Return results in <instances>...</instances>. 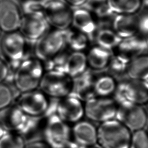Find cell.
<instances>
[{
	"label": "cell",
	"mask_w": 148,
	"mask_h": 148,
	"mask_svg": "<svg viewBox=\"0 0 148 148\" xmlns=\"http://www.w3.org/2000/svg\"><path fill=\"white\" fill-rule=\"evenodd\" d=\"M51 114L58 116L69 125L74 124L85 118L84 101L70 95L60 99H50L45 116Z\"/></svg>",
	"instance_id": "obj_3"
},
{
	"label": "cell",
	"mask_w": 148,
	"mask_h": 148,
	"mask_svg": "<svg viewBox=\"0 0 148 148\" xmlns=\"http://www.w3.org/2000/svg\"><path fill=\"white\" fill-rule=\"evenodd\" d=\"M44 141L50 148H64L72 140L71 127L55 114L44 116Z\"/></svg>",
	"instance_id": "obj_4"
},
{
	"label": "cell",
	"mask_w": 148,
	"mask_h": 148,
	"mask_svg": "<svg viewBox=\"0 0 148 148\" xmlns=\"http://www.w3.org/2000/svg\"><path fill=\"white\" fill-rule=\"evenodd\" d=\"M115 119L132 132L146 129L148 112L144 106L126 101L118 104Z\"/></svg>",
	"instance_id": "obj_8"
},
{
	"label": "cell",
	"mask_w": 148,
	"mask_h": 148,
	"mask_svg": "<svg viewBox=\"0 0 148 148\" xmlns=\"http://www.w3.org/2000/svg\"><path fill=\"white\" fill-rule=\"evenodd\" d=\"M12 78V74L8 64L0 58V83Z\"/></svg>",
	"instance_id": "obj_33"
},
{
	"label": "cell",
	"mask_w": 148,
	"mask_h": 148,
	"mask_svg": "<svg viewBox=\"0 0 148 148\" xmlns=\"http://www.w3.org/2000/svg\"><path fill=\"white\" fill-rule=\"evenodd\" d=\"M42 13L52 29L66 31L72 26L73 10L64 0H46Z\"/></svg>",
	"instance_id": "obj_10"
},
{
	"label": "cell",
	"mask_w": 148,
	"mask_h": 148,
	"mask_svg": "<svg viewBox=\"0 0 148 148\" xmlns=\"http://www.w3.org/2000/svg\"><path fill=\"white\" fill-rule=\"evenodd\" d=\"M112 53V59L107 70L108 72L116 78L117 77L122 78L124 76L126 77L128 67L132 59L118 52Z\"/></svg>",
	"instance_id": "obj_28"
},
{
	"label": "cell",
	"mask_w": 148,
	"mask_h": 148,
	"mask_svg": "<svg viewBox=\"0 0 148 148\" xmlns=\"http://www.w3.org/2000/svg\"><path fill=\"white\" fill-rule=\"evenodd\" d=\"M118 80L112 75L103 73L95 75L94 83L95 96L103 97H112L117 86Z\"/></svg>",
	"instance_id": "obj_23"
},
{
	"label": "cell",
	"mask_w": 148,
	"mask_h": 148,
	"mask_svg": "<svg viewBox=\"0 0 148 148\" xmlns=\"http://www.w3.org/2000/svg\"><path fill=\"white\" fill-rule=\"evenodd\" d=\"M45 71L42 62L37 58L23 60L13 72L12 79L18 93L39 88Z\"/></svg>",
	"instance_id": "obj_1"
},
{
	"label": "cell",
	"mask_w": 148,
	"mask_h": 148,
	"mask_svg": "<svg viewBox=\"0 0 148 148\" xmlns=\"http://www.w3.org/2000/svg\"><path fill=\"white\" fill-rule=\"evenodd\" d=\"M1 32H2V30H1V29L0 28V35H1Z\"/></svg>",
	"instance_id": "obj_39"
},
{
	"label": "cell",
	"mask_w": 148,
	"mask_h": 148,
	"mask_svg": "<svg viewBox=\"0 0 148 148\" xmlns=\"http://www.w3.org/2000/svg\"><path fill=\"white\" fill-rule=\"evenodd\" d=\"M72 26L87 35L90 42L93 41L99 26L95 16L90 11L84 7L73 10Z\"/></svg>",
	"instance_id": "obj_17"
},
{
	"label": "cell",
	"mask_w": 148,
	"mask_h": 148,
	"mask_svg": "<svg viewBox=\"0 0 148 148\" xmlns=\"http://www.w3.org/2000/svg\"><path fill=\"white\" fill-rule=\"evenodd\" d=\"M86 55L89 69L93 72H103L109 67L113 53L95 45L90 48Z\"/></svg>",
	"instance_id": "obj_21"
},
{
	"label": "cell",
	"mask_w": 148,
	"mask_h": 148,
	"mask_svg": "<svg viewBox=\"0 0 148 148\" xmlns=\"http://www.w3.org/2000/svg\"><path fill=\"white\" fill-rule=\"evenodd\" d=\"M126 77L138 80H148V52L136 56L130 60Z\"/></svg>",
	"instance_id": "obj_25"
},
{
	"label": "cell",
	"mask_w": 148,
	"mask_h": 148,
	"mask_svg": "<svg viewBox=\"0 0 148 148\" xmlns=\"http://www.w3.org/2000/svg\"><path fill=\"white\" fill-rule=\"evenodd\" d=\"M147 81V82H148V80Z\"/></svg>",
	"instance_id": "obj_40"
},
{
	"label": "cell",
	"mask_w": 148,
	"mask_h": 148,
	"mask_svg": "<svg viewBox=\"0 0 148 148\" xmlns=\"http://www.w3.org/2000/svg\"><path fill=\"white\" fill-rule=\"evenodd\" d=\"M111 11L115 15H136L144 8V0H107Z\"/></svg>",
	"instance_id": "obj_26"
},
{
	"label": "cell",
	"mask_w": 148,
	"mask_h": 148,
	"mask_svg": "<svg viewBox=\"0 0 148 148\" xmlns=\"http://www.w3.org/2000/svg\"><path fill=\"white\" fill-rule=\"evenodd\" d=\"M71 7L76 8L84 7L86 5L88 0H64Z\"/></svg>",
	"instance_id": "obj_35"
},
{
	"label": "cell",
	"mask_w": 148,
	"mask_h": 148,
	"mask_svg": "<svg viewBox=\"0 0 148 148\" xmlns=\"http://www.w3.org/2000/svg\"><path fill=\"white\" fill-rule=\"evenodd\" d=\"M115 50L132 59L148 52V38L138 34L122 39Z\"/></svg>",
	"instance_id": "obj_20"
},
{
	"label": "cell",
	"mask_w": 148,
	"mask_h": 148,
	"mask_svg": "<svg viewBox=\"0 0 148 148\" xmlns=\"http://www.w3.org/2000/svg\"><path fill=\"white\" fill-rule=\"evenodd\" d=\"M65 32L66 46L72 51L83 52L91 42L88 37L84 33L74 28L68 29Z\"/></svg>",
	"instance_id": "obj_27"
},
{
	"label": "cell",
	"mask_w": 148,
	"mask_h": 148,
	"mask_svg": "<svg viewBox=\"0 0 148 148\" xmlns=\"http://www.w3.org/2000/svg\"><path fill=\"white\" fill-rule=\"evenodd\" d=\"M138 34L148 38V9H143L138 14Z\"/></svg>",
	"instance_id": "obj_32"
},
{
	"label": "cell",
	"mask_w": 148,
	"mask_h": 148,
	"mask_svg": "<svg viewBox=\"0 0 148 148\" xmlns=\"http://www.w3.org/2000/svg\"><path fill=\"white\" fill-rule=\"evenodd\" d=\"M64 31L49 29L35 43L34 51L36 58L44 62L52 60L66 50Z\"/></svg>",
	"instance_id": "obj_6"
},
{
	"label": "cell",
	"mask_w": 148,
	"mask_h": 148,
	"mask_svg": "<svg viewBox=\"0 0 148 148\" xmlns=\"http://www.w3.org/2000/svg\"><path fill=\"white\" fill-rule=\"evenodd\" d=\"M112 97L117 104L127 101L145 106L148 101V82L126 77L122 78L118 80Z\"/></svg>",
	"instance_id": "obj_5"
},
{
	"label": "cell",
	"mask_w": 148,
	"mask_h": 148,
	"mask_svg": "<svg viewBox=\"0 0 148 148\" xmlns=\"http://www.w3.org/2000/svg\"><path fill=\"white\" fill-rule=\"evenodd\" d=\"M1 49L13 72L23 60L29 57L27 41L20 33H6L1 41Z\"/></svg>",
	"instance_id": "obj_11"
},
{
	"label": "cell",
	"mask_w": 148,
	"mask_h": 148,
	"mask_svg": "<svg viewBox=\"0 0 148 148\" xmlns=\"http://www.w3.org/2000/svg\"><path fill=\"white\" fill-rule=\"evenodd\" d=\"M7 132H8L0 124V138L4 136L5 134H6Z\"/></svg>",
	"instance_id": "obj_36"
},
{
	"label": "cell",
	"mask_w": 148,
	"mask_h": 148,
	"mask_svg": "<svg viewBox=\"0 0 148 148\" xmlns=\"http://www.w3.org/2000/svg\"><path fill=\"white\" fill-rule=\"evenodd\" d=\"M138 14L115 15L111 23V27L122 39L138 34Z\"/></svg>",
	"instance_id": "obj_19"
},
{
	"label": "cell",
	"mask_w": 148,
	"mask_h": 148,
	"mask_svg": "<svg viewBox=\"0 0 148 148\" xmlns=\"http://www.w3.org/2000/svg\"><path fill=\"white\" fill-rule=\"evenodd\" d=\"M49 27L42 13H34L23 14L18 30L27 41L36 43L49 30Z\"/></svg>",
	"instance_id": "obj_13"
},
{
	"label": "cell",
	"mask_w": 148,
	"mask_h": 148,
	"mask_svg": "<svg viewBox=\"0 0 148 148\" xmlns=\"http://www.w3.org/2000/svg\"><path fill=\"white\" fill-rule=\"evenodd\" d=\"M24 148H50L45 142L41 140L27 143Z\"/></svg>",
	"instance_id": "obj_34"
},
{
	"label": "cell",
	"mask_w": 148,
	"mask_h": 148,
	"mask_svg": "<svg viewBox=\"0 0 148 148\" xmlns=\"http://www.w3.org/2000/svg\"><path fill=\"white\" fill-rule=\"evenodd\" d=\"M95 74L90 69L78 76L72 79V86L70 95L84 101L95 97L94 83Z\"/></svg>",
	"instance_id": "obj_18"
},
{
	"label": "cell",
	"mask_w": 148,
	"mask_h": 148,
	"mask_svg": "<svg viewBox=\"0 0 148 148\" xmlns=\"http://www.w3.org/2000/svg\"><path fill=\"white\" fill-rule=\"evenodd\" d=\"M21 11L12 0H0V28L5 33L18 30L22 19Z\"/></svg>",
	"instance_id": "obj_16"
},
{
	"label": "cell",
	"mask_w": 148,
	"mask_h": 148,
	"mask_svg": "<svg viewBox=\"0 0 148 148\" xmlns=\"http://www.w3.org/2000/svg\"><path fill=\"white\" fill-rule=\"evenodd\" d=\"M85 119L96 124L115 119L118 104L113 97H92L84 102Z\"/></svg>",
	"instance_id": "obj_7"
},
{
	"label": "cell",
	"mask_w": 148,
	"mask_h": 148,
	"mask_svg": "<svg viewBox=\"0 0 148 148\" xmlns=\"http://www.w3.org/2000/svg\"><path fill=\"white\" fill-rule=\"evenodd\" d=\"M72 139L83 148L97 146V125L84 118L71 127Z\"/></svg>",
	"instance_id": "obj_15"
},
{
	"label": "cell",
	"mask_w": 148,
	"mask_h": 148,
	"mask_svg": "<svg viewBox=\"0 0 148 148\" xmlns=\"http://www.w3.org/2000/svg\"><path fill=\"white\" fill-rule=\"evenodd\" d=\"M122 39L111 27H99L95 34L93 41L96 45L109 51L115 50Z\"/></svg>",
	"instance_id": "obj_24"
},
{
	"label": "cell",
	"mask_w": 148,
	"mask_h": 148,
	"mask_svg": "<svg viewBox=\"0 0 148 148\" xmlns=\"http://www.w3.org/2000/svg\"><path fill=\"white\" fill-rule=\"evenodd\" d=\"M72 79L58 71H46L40 83L39 89L50 99H57L69 95Z\"/></svg>",
	"instance_id": "obj_12"
},
{
	"label": "cell",
	"mask_w": 148,
	"mask_h": 148,
	"mask_svg": "<svg viewBox=\"0 0 148 148\" xmlns=\"http://www.w3.org/2000/svg\"><path fill=\"white\" fill-rule=\"evenodd\" d=\"M147 131H148V130H147Z\"/></svg>",
	"instance_id": "obj_41"
},
{
	"label": "cell",
	"mask_w": 148,
	"mask_h": 148,
	"mask_svg": "<svg viewBox=\"0 0 148 148\" xmlns=\"http://www.w3.org/2000/svg\"><path fill=\"white\" fill-rule=\"evenodd\" d=\"M145 107H146V109H147L148 112V101L147 102V104H146V106H145Z\"/></svg>",
	"instance_id": "obj_38"
},
{
	"label": "cell",
	"mask_w": 148,
	"mask_h": 148,
	"mask_svg": "<svg viewBox=\"0 0 148 148\" xmlns=\"http://www.w3.org/2000/svg\"><path fill=\"white\" fill-rule=\"evenodd\" d=\"M14 103L26 115L31 117L45 116L49 107L50 99L39 89L16 96Z\"/></svg>",
	"instance_id": "obj_9"
},
{
	"label": "cell",
	"mask_w": 148,
	"mask_h": 148,
	"mask_svg": "<svg viewBox=\"0 0 148 148\" xmlns=\"http://www.w3.org/2000/svg\"><path fill=\"white\" fill-rule=\"evenodd\" d=\"M132 132L117 120L97 125V146L100 148H130Z\"/></svg>",
	"instance_id": "obj_2"
},
{
	"label": "cell",
	"mask_w": 148,
	"mask_h": 148,
	"mask_svg": "<svg viewBox=\"0 0 148 148\" xmlns=\"http://www.w3.org/2000/svg\"><path fill=\"white\" fill-rule=\"evenodd\" d=\"M27 142L21 134L8 132L0 138V148H24Z\"/></svg>",
	"instance_id": "obj_29"
},
{
	"label": "cell",
	"mask_w": 148,
	"mask_h": 148,
	"mask_svg": "<svg viewBox=\"0 0 148 148\" xmlns=\"http://www.w3.org/2000/svg\"><path fill=\"white\" fill-rule=\"evenodd\" d=\"M99 148V147H97V146H93V147H89V148Z\"/></svg>",
	"instance_id": "obj_37"
},
{
	"label": "cell",
	"mask_w": 148,
	"mask_h": 148,
	"mask_svg": "<svg viewBox=\"0 0 148 148\" xmlns=\"http://www.w3.org/2000/svg\"><path fill=\"white\" fill-rule=\"evenodd\" d=\"M15 97L9 85L5 82L0 83V111L12 105Z\"/></svg>",
	"instance_id": "obj_30"
},
{
	"label": "cell",
	"mask_w": 148,
	"mask_h": 148,
	"mask_svg": "<svg viewBox=\"0 0 148 148\" xmlns=\"http://www.w3.org/2000/svg\"><path fill=\"white\" fill-rule=\"evenodd\" d=\"M29 118L14 103L0 111V124L8 132L21 134Z\"/></svg>",
	"instance_id": "obj_14"
},
{
	"label": "cell",
	"mask_w": 148,
	"mask_h": 148,
	"mask_svg": "<svg viewBox=\"0 0 148 148\" xmlns=\"http://www.w3.org/2000/svg\"><path fill=\"white\" fill-rule=\"evenodd\" d=\"M88 69L86 54L84 52L72 51L66 58L62 72L73 79L80 75Z\"/></svg>",
	"instance_id": "obj_22"
},
{
	"label": "cell",
	"mask_w": 148,
	"mask_h": 148,
	"mask_svg": "<svg viewBox=\"0 0 148 148\" xmlns=\"http://www.w3.org/2000/svg\"><path fill=\"white\" fill-rule=\"evenodd\" d=\"M130 148H148V132L146 129L132 132Z\"/></svg>",
	"instance_id": "obj_31"
}]
</instances>
